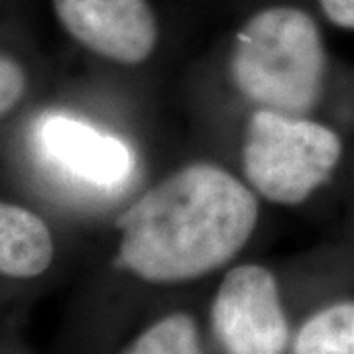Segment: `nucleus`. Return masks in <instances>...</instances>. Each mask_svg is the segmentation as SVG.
<instances>
[{
  "label": "nucleus",
  "mask_w": 354,
  "mask_h": 354,
  "mask_svg": "<svg viewBox=\"0 0 354 354\" xmlns=\"http://www.w3.org/2000/svg\"><path fill=\"white\" fill-rule=\"evenodd\" d=\"M258 201L215 164H191L116 218L118 262L152 283L189 281L230 262L250 241Z\"/></svg>",
  "instance_id": "1"
},
{
  "label": "nucleus",
  "mask_w": 354,
  "mask_h": 354,
  "mask_svg": "<svg viewBox=\"0 0 354 354\" xmlns=\"http://www.w3.org/2000/svg\"><path fill=\"white\" fill-rule=\"evenodd\" d=\"M329 53L315 18L297 6H268L234 38L230 77L260 109L309 116L329 87Z\"/></svg>",
  "instance_id": "2"
},
{
  "label": "nucleus",
  "mask_w": 354,
  "mask_h": 354,
  "mask_svg": "<svg viewBox=\"0 0 354 354\" xmlns=\"http://www.w3.org/2000/svg\"><path fill=\"white\" fill-rule=\"evenodd\" d=\"M344 156V136L333 124L260 109L248 120L242 165L268 201L299 205L333 181Z\"/></svg>",
  "instance_id": "3"
},
{
  "label": "nucleus",
  "mask_w": 354,
  "mask_h": 354,
  "mask_svg": "<svg viewBox=\"0 0 354 354\" xmlns=\"http://www.w3.org/2000/svg\"><path fill=\"white\" fill-rule=\"evenodd\" d=\"M213 330L227 354H283L288 317L274 274L258 264L228 272L211 309Z\"/></svg>",
  "instance_id": "4"
},
{
  "label": "nucleus",
  "mask_w": 354,
  "mask_h": 354,
  "mask_svg": "<svg viewBox=\"0 0 354 354\" xmlns=\"http://www.w3.org/2000/svg\"><path fill=\"white\" fill-rule=\"evenodd\" d=\"M64 30L88 51L120 65L144 64L158 44L148 0H51Z\"/></svg>",
  "instance_id": "5"
},
{
  "label": "nucleus",
  "mask_w": 354,
  "mask_h": 354,
  "mask_svg": "<svg viewBox=\"0 0 354 354\" xmlns=\"http://www.w3.org/2000/svg\"><path fill=\"white\" fill-rule=\"evenodd\" d=\"M36 144L53 169L93 189L124 185L136 167L127 142L69 114H46L36 127Z\"/></svg>",
  "instance_id": "6"
},
{
  "label": "nucleus",
  "mask_w": 354,
  "mask_h": 354,
  "mask_svg": "<svg viewBox=\"0 0 354 354\" xmlns=\"http://www.w3.org/2000/svg\"><path fill=\"white\" fill-rule=\"evenodd\" d=\"M53 260V236L46 221L24 207L0 203V276L36 278Z\"/></svg>",
  "instance_id": "7"
},
{
  "label": "nucleus",
  "mask_w": 354,
  "mask_h": 354,
  "mask_svg": "<svg viewBox=\"0 0 354 354\" xmlns=\"http://www.w3.org/2000/svg\"><path fill=\"white\" fill-rule=\"evenodd\" d=\"M293 354H354V299L333 301L309 317Z\"/></svg>",
  "instance_id": "8"
},
{
  "label": "nucleus",
  "mask_w": 354,
  "mask_h": 354,
  "mask_svg": "<svg viewBox=\"0 0 354 354\" xmlns=\"http://www.w3.org/2000/svg\"><path fill=\"white\" fill-rule=\"evenodd\" d=\"M120 354H201L199 330L193 317L174 313L156 321Z\"/></svg>",
  "instance_id": "9"
},
{
  "label": "nucleus",
  "mask_w": 354,
  "mask_h": 354,
  "mask_svg": "<svg viewBox=\"0 0 354 354\" xmlns=\"http://www.w3.org/2000/svg\"><path fill=\"white\" fill-rule=\"evenodd\" d=\"M26 85L28 79L22 65L8 53L0 51V118L6 116L20 102L26 93Z\"/></svg>",
  "instance_id": "10"
},
{
  "label": "nucleus",
  "mask_w": 354,
  "mask_h": 354,
  "mask_svg": "<svg viewBox=\"0 0 354 354\" xmlns=\"http://www.w3.org/2000/svg\"><path fill=\"white\" fill-rule=\"evenodd\" d=\"M319 6L330 24L354 32V0H319Z\"/></svg>",
  "instance_id": "11"
}]
</instances>
